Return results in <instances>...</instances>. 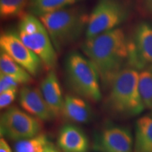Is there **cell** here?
Wrapping results in <instances>:
<instances>
[{
  "mask_svg": "<svg viewBox=\"0 0 152 152\" xmlns=\"http://www.w3.org/2000/svg\"><path fill=\"white\" fill-rule=\"evenodd\" d=\"M82 50L94 64L104 88H109L121 70L128 65V39L121 28L105 32L86 39Z\"/></svg>",
  "mask_w": 152,
  "mask_h": 152,
  "instance_id": "1",
  "label": "cell"
},
{
  "mask_svg": "<svg viewBox=\"0 0 152 152\" xmlns=\"http://www.w3.org/2000/svg\"><path fill=\"white\" fill-rule=\"evenodd\" d=\"M140 72L133 68L121 70L112 82L105 105L108 111L122 117L136 116L145 109L139 89Z\"/></svg>",
  "mask_w": 152,
  "mask_h": 152,
  "instance_id": "2",
  "label": "cell"
},
{
  "mask_svg": "<svg viewBox=\"0 0 152 152\" xmlns=\"http://www.w3.org/2000/svg\"><path fill=\"white\" fill-rule=\"evenodd\" d=\"M89 14L80 7H69L38 17L56 52L75 42L85 33Z\"/></svg>",
  "mask_w": 152,
  "mask_h": 152,
  "instance_id": "3",
  "label": "cell"
},
{
  "mask_svg": "<svg viewBox=\"0 0 152 152\" xmlns=\"http://www.w3.org/2000/svg\"><path fill=\"white\" fill-rule=\"evenodd\" d=\"M65 71L68 84L75 94L93 102L100 101L99 75L86 56L77 52L69 53L65 61Z\"/></svg>",
  "mask_w": 152,
  "mask_h": 152,
  "instance_id": "4",
  "label": "cell"
},
{
  "mask_svg": "<svg viewBox=\"0 0 152 152\" xmlns=\"http://www.w3.org/2000/svg\"><path fill=\"white\" fill-rule=\"evenodd\" d=\"M18 33L25 45L35 53L47 71H54L57 52L45 26L39 18L26 14L20 18Z\"/></svg>",
  "mask_w": 152,
  "mask_h": 152,
  "instance_id": "5",
  "label": "cell"
},
{
  "mask_svg": "<svg viewBox=\"0 0 152 152\" xmlns=\"http://www.w3.org/2000/svg\"><path fill=\"white\" fill-rule=\"evenodd\" d=\"M128 17V11L118 0H98L89 14L86 39L117 28Z\"/></svg>",
  "mask_w": 152,
  "mask_h": 152,
  "instance_id": "6",
  "label": "cell"
},
{
  "mask_svg": "<svg viewBox=\"0 0 152 152\" xmlns=\"http://www.w3.org/2000/svg\"><path fill=\"white\" fill-rule=\"evenodd\" d=\"M1 135L11 140H26L41 133V121L17 107L9 108L0 119Z\"/></svg>",
  "mask_w": 152,
  "mask_h": 152,
  "instance_id": "7",
  "label": "cell"
},
{
  "mask_svg": "<svg viewBox=\"0 0 152 152\" xmlns=\"http://www.w3.org/2000/svg\"><path fill=\"white\" fill-rule=\"evenodd\" d=\"M0 48L32 76H37L44 68L39 57L23 42L16 32H3L0 36Z\"/></svg>",
  "mask_w": 152,
  "mask_h": 152,
  "instance_id": "8",
  "label": "cell"
},
{
  "mask_svg": "<svg viewBox=\"0 0 152 152\" xmlns=\"http://www.w3.org/2000/svg\"><path fill=\"white\" fill-rule=\"evenodd\" d=\"M128 48V67L142 71L152 65V23L143 21L137 26Z\"/></svg>",
  "mask_w": 152,
  "mask_h": 152,
  "instance_id": "9",
  "label": "cell"
},
{
  "mask_svg": "<svg viewBox=\"0 0 152 152\" xmlns=\"http://www.w3.org/2000/svg\"><path fill=\"white\" fill-rule=\"evenodd\" d=\"M133 139L128 128L111 125L94 136L93 149L98 152H132Z\"/></svg>",
  "mask_w": 152,
  "mask_h": 152,
  "instance_id": "10",
  "label": "cell"
},
{
  "mask_svg": "<svg viewBox=\"0 0 152 152\" xmlns=\"http://www.w3.org/2000/svg\"><path fill=\"white\" fill-rule=\"evenodd\" d=\"M19 104L25 111L41 121H49L54 118L40 89L37 87H23L19 92Z\"/></svg>",
  "mask_w": 152,
  "mask_h": 152,
  "instance_id": "11",
  "label": "cell"
},
{
  "mask_svg": "<svg viewBox=\"0 0 152 152\" xmlns=\"http://www.w3.org/2000/svg\"><path fill=\"white\" fill-rule=\"evenodd\" d=\"M58 147L62 152H88V138L79 127L68 124L61 128L57 137Z\"/></svg>",
  "mask_w": 152,
  "mask_h": 152,
  "instance_id": "12",
  "label": "cell"
},
{
  "mask_svg": "<svg viewBox=\"0 0 152 152\" xmlns=\"http://www.w3.org/2000/svg\"><path fill=\"white\" fill-rule=\"evenodd\" d=\"M40 91L54 117L61 116L64 106L61 87L54 71H49L40 83Z\"/></svg>",
  "mask_w": 152,
  "mask_h": 152,
  "instance_id": "13",
  "label": "cell"
},
{
  "mask_svg": "<svg viewBox=\"0 0 152 152\" xmlns=\"http://www.w3.org/2000/svg\"><path fill=\"white\" fill-rule=\"evenodd\" d=\"M62 115L75 123H87L91 121L92 111L90 104L80 96L66 95Z\"/></svg>",
  "mask_w": 152,
  "mask_h": 152,
  "instance_id": "14",
  "label": "cell"
},
{
  "mask_svg": "<svg viewBox=\"0 0 152 152\" xmlns=\"http://www.w3.org/2000/svg\"><path fill=\"white\" fill-rule=\"evenodd\" d=\"M133 152H152V117L144 115L135 125Z\"/></svg>",
  "mask_w": 152,
  "mask_h": 152,
  "instance_id": "15",
  "label": "cell"
},
{
  "mask_svg": "<svg viewBox=\"0 0 152 152\" xmlns=\"http://www.w3.org/2000/svg\"><path fill=\"white\" fill-rule=\"evenodd\" d=\"M0 71L12 77L19 85H28L33 83L32 75L2 51L0 54Z\"/></svg>",
  "mask_w": 152,
  "mask_h": 152,
  "instance_id": "16",
  "label": "cell"
},
{
  "mask_svg": "<svg viewBox=\"0 0 152 152\" xmlns=\"http://www.w3.org/2000/svg\"><path fill=\"white\" fill-rule=\"evenodd\" d=\"M80 1L81 0H30L27 9L29 14L39 17L72 7Z\"/></svg>",
  "mask_w": 152,
  "mask_h": 152,
  "instance_id": "17",
  "label": "cell"
},
{
  "mask_svg": "<svg viewBox=\"0 0 152 152\" xmlns=\"http://www.w3.org/2000/svg\"><path fill=\"white\" fill-rule=\"evenodd\" d=\"M30 0H0V16L2 20L22 17Z\"/></svg>",
  "mask_w": 152,
  "mask_h": 152,
  "instance_id": "18",
  "label": "cell"
},
{
  "mask_svg": "<svg viewBox=\"0 0 152 152\" xmlns=\"http://www.w3.org/2000/svg\"><path fill=\"white\" fill-rule=\"evenodd\" d=\"M139 89L144 107L152 110V65L140 71Z\"/></svg>",
  "mask_w": 152,
  "mask_h": 152,
  "instance_id": "19",
  "label": "cell"
},
{
  "mask_svg": "<svg viewBox=\"0 0 152 152\" xmlns=\"http://www.w3.org/2000/svg\"><path fill=\"white\" fill-rule=\"evenodd\" d=\"M49 141L45 134L39 133L32 138L17 141L14 152H39Z\"/></svg>",
  "mask_w": 152,
  "mask_h": 152,
  "instance_id": "20",
  "label": "cell"
},
{
  "mask_svg": "<svg viewBox=\"0 0 152 152\" xmlns=\"http://www.w3.org/2000/svg\"><path fill=\"white\" fill-rule=\"evenodd\" d=\"M17 89H11L0 92V107L1 109L8 107L14 102L16 97Z\"/></svg>",
  "mask_w": 152,
  "mask_h": 152,
  "instance_id": "21",
  "label": "cell"
},
{
  "mask_svg": "<svg viewBox=\"0 0 152 152\" xmlns=\"http://www.w3.org/2000/svg\"><path fill=\"white\" fill-rule=\"evenodd\" d=\"M18 83L12 77L5 74L0 73V92L11 89H18Z\"/></svg>",
  "mask_w": 152,
  "mask_h": 152,
  "instance_id": "22",
  "label": "cell"
},
{
  "mask_svg": "<svg viewBox=\"0 0 152 152\" xmlns=\"http://www.w3.org/2000/svg\"><path fill=\"white\" fill-rule=\"evenodd\" d=\"M39 152H62L58 147L54 146L52 142H49L45 144Z\"/></svg>",
  "mask_w": 152,
  "mask_h": 152,
  "instance_id": "23",
  "label": "cell"
},
{
  "mask_svg": "<svg viewBox=\"0 0 152 152\" xmlns=\"http://www.w3.org/2000/svg\"><path fill=\"white\" fill-rule=\"evenodd\" d=\"M0 152H12L9 144L4 138H1L0 140Z\"/></svg>",
  "mask_w": 152,
  "mask_h": 152,
  "instance_id": "24",
  "label": "cell"
},
{
  "mask_svg": "<svg viewBox=\"0 0 152 152\" xmlns=\"http://www.w3.org/2000/svg\"><path fill=\"white\" fill-rule=\"evenodd\" d=\"M149 5L152 9V0H149Z\"/></svg>",
  "mask_w": 152,
  "mask_h": 152,
  "instance_id": "25",
  "label": "cell"
}]
</instances>
